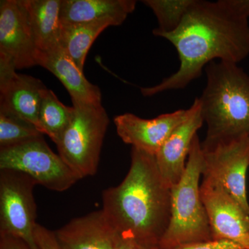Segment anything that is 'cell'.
<instances>
[{
    "instance_id": "6da1fadb",
    "label": "cell",
    "mask_w": 249,
    "mask_h": 249,
    "mask_svg": "<svg viewBox=\"0 0 249 249\" xmlns=\"http://www.w3.org/2000/svg\"><path fill=\"white\" fill-rule=\"evenodd\" d=\"M157 36L177 49L179 67L160 84L141 88L144 96L184 89L215 60L237 64L249 55L248 19L229 0H195L176 30Z\"/></svg>"
},
{
    "instance_id": "7a4b0ae2",
    "label": "cell",
    "mask_w": 249,
    "mask_h": 249,
    "mask_svg": "<svg viewBox=\"0 0 249 249\" xmlns=\"http://www.w3.org/2000/svg\"><path fill=\"white\" fill-rule=\"evenodd\" d=\"M102 211L118 237L158 247L171 217V190L155 156L132 147L130 168L122 182L104 190Z\"/></svg>"
},
{
    "instance_id": "3957f363",
    "label": "cell",
    "mask_w": 249,
    "mask_h": 249,
    "mask_svg": "<svg viewBox=\"0 0 249 249\" xmlns=\"http://www.w3.org/2000/svg\"><path fill=\"white\" fill-rule=\"evenodd\" d=\"M206 85L199 98L207 125L202 145L249 137V74L237 64L214 60L206 67Z\"/></svg>"
},
{
    "instance_id": "277c9868",
    "label": "cell",
    "mask_w": 249,
    "mask_h": 249,
    "mask_svg": "<svg viewBox=\"0 0 249 249\" xmlns=\"http://www.w3.org/2000/svg\"><path fill=\"white\" fill-rule=\"evenodd\" d=\"M204 169L201 142L197 134L182 178L171 190L169 226L158 245L160 249L213 240L207 213L201 199L199 180Z\"/></svg>"
},
{
    "instance_id": "5b68a950",
    "label": "cell",
    "mask_w": 249,
    "mask_h": 249,
    "mask_svg": "<svg viewBox=\"0 0 249 249\" xmlns=\"http://www.w3.org/2000/svg\"><path fill=\"white\" fill-rule=\"evenodd\" d=\"M71 122L57 142L58 155L80 178L96 175L109 119L102 104L73 103Z\"/></svg>"
},
{
    "instance_id": "8992f818",
    "label": "cell",
    "mask_w": 249,
    "mask_h": 249,
    "mask_svg": "<svg viewBox=\"0 0 249 249\" xmlns=\"http://www.w3.org/2000/svg\"><path fill=\"white\" fill-rule=\"evenodd\" d=\"M14 170L31 177L37 184L64 192L81 179L54 153L43 136L16 146L0 149V170Z\"/></svg>"
},
{
    "instance_id": "52a82bcc",
    "label": "cell",
    "mask_w": 249,
    "mask_h": 249,
    "mask_svg": "<svg viewBox=\"0 0 249 249\" xmlns=\"http://www.w3.org/2000/svg\"><path fill=\"white\" fill-rule=\"evenodd\" d=\"M36 184L22 172L0 170V233L20 239L31 249H40L35 238Z\"/></svg>"
},
{
    "instance_id": "ba28073f",
    "label": "cell",
    "mask_w": 249,
    "mask_h": 249,
    "mask_svg": "<svg viewBox=\"0 0 249 249\" xmlns=\"http://www.w3.org/2000/svg\"><path fill=\"white\" fill-rule=\"evenodd\" d=\"M203 182L224 190L249 215L247 173L249 167V137L202 145Z\"/></svg>"
},
{
    "instance_id": "9c48e42d",
    "label": "cell",
    "mask_w": 249,
    "mask_h": 249,
    "mask_svg": "<svg viewBox=\"0 0 249 249\" xmlns=\"http://www.w3.org/2000/svg\"><path fill=\"white\" fill-rule=\"evenodd\" d=\"M37 49L22 0L0 1V60L16 70L37 65Z\"/></svg>"
},
{
    "instance_id": "30bf717a",
    "label": "cell",
    "mask_w": 249,
    "mask_h": 249,
    "mask_svg": "<svg viewBox=\"0 0 249 249\" xmlns=\"http://www.w3.org/2000/svg\"><path fill=\"white\" fill-rule=\"evenodd\" d=\"M201 199L209 217L213 240H227L249 249V215L219 187L202 183Z\"/></svg>"
},
{
    "instance_id": "8fae6325",
    "label": "cell",
    "mask_w": 249,
    "mask_h": 249,
    "mask_svg": "<svg viewBox=\"0 0 249 249\" xmlns=\"http://www.w3.org/2000/svg\"><path fill=\"white\" fill-rule=\"evenodd\" d=\"M0 60V112L16 116L37 127L39 109L47 87L40 80L16 72Z\"/></svg>"
},
{
    "instance_id": "7c38bea8",
    "label": "cell",
    "mask_w": 249,
    "mask_h": 249,
    "mask_svg": "<svg viewBox=\"0 0 249 249\" xmlns=\"http://www.w3.org/2000/svg\"><path fill=\"white\" fill-rule=\"evenodd\" d=\"M189 109H178L152 119H142L130 113L114 119L118 135L124 143L155 155L178 126L186 120Z\"/></svg>"
},
{
    "instance_id": "4fadbf2b",
    "label": "cell",
    "mask_w": 249,
    "mask_h": 249,
    "mask_svg": "<svg viewBox=\"0 0 249 249\" xmlns=\"http://www.w3.org/2000/svg\"><path fill=\"white\" fill-rule=\"evenodd\" d=\"M204 124L199 98H196L186 120L175 129L156 154L160 176L170 188L182 178L193 139Z\"/></svg>"
},
{
    "instance_id": "5bb4252c",
    "label": "cell",
    "mask_w": 249,
    "mask_h": 249,
    "mask_svg": "<svg viewBox=\"0 0 249 249\" xmlns=\"http://www.w3.org/2000/svg\"><path fill=\"white\" fill-rule=\"evenodd\" d=\"M54 233L60 249H117L118 236L102 210L71 219Z\"/></svg>"
},
{
    "instance_id": "9a60e30c",
    "label": "cell",
    "mask_w": 249,
    "mask_h": 249,
    "mask_svg": "<svg viewBox=\"0 0 249 249\" xmlns=\"http://www.w3.org/2000/svg\"><path fill=\"white\" fill-rule=\"evenodd\" d=\"M37 65L52 72L60 80L71 96L72 102L102 104V94L96 85L85 78L70 55L58 45L53 49L37 52Z\"/></svg>"
},
{
    "instance_id": "2e32d148",
    "label": "cell",
    "mask_w": 249,
    "mask_h": 249,
    "mask_svg": "<svg viewBox=\"0 0 249 249\" xmlns=\"http://www.w3.org/2000/svg\"><path fill=\"white\" fill-rule=\"evenodd\" d=\"M135 0H62V25L109 21L120 26L135 10Z\"/></svg>"
},
{
    "instance_id": "e0dca14e",
    "label": "cell",
    "mask_w": 249,
    "mask_h": 249,
    "mask_svg": "<svg viewBox=\"0 0 249 249\" xmlns=\"http://www.w3.org/2000/svg\"><path fill=\"white\" fill-rule=\"evenodd\" d=\"M37 52L60 45L62 0H22Z\"/></svg>"
},
{
    "instance_id": "ac0fdd59",
    "label": "cell",
    "mask_w": 249,
    "mask_h": 249,
    "mask_svg": "<svg viewBox=\"0 0 249 249\" xmlns=\"http://www.w3.org/2000/svg\"><path fill=\"white\" fill-rule=\"evenodd\" d=\"M109 21L62 25L60 45L83 71L89 49L98 36L107 27Z\"/></svg>"
},
{
    "instance_id": "d6986e66",
    "label": "cell",
    "mask_w": 249,
    "mask_h": 249,
    "mask_svg": "<svg viewBox=\"0 0 249 249\" xmlns=\"http://www.w3.org/2000/svg\"><path fill=\"white\" fill-rule=\"evenodd\" d=\"M73 111V106H65L53 91L47 88L42 95L37 128L57 144L71 122Z\"/></svg>"
},
{
    "instance_id": "ffe728a7",
    "label": "cell",
    "mask_w": 249,
    "mask_h": 249,
    "mask_svg": "<svg viewBox=\"0 0 249 249\" xmlns=\"http://www.w3.org/2000/svg\"><path fill=\"white\" fill-rule=\"evenodd\" d=\"M195 0H143L153 11L159 27L152 31L155 36L176 30Z\"/></svg>"
},
{
    "instance_id": "44dd1931",
    "label": "cell",
    "mask_w": 249,
    "mask_h": 249,
    "mask_svg": "<svg viewBox=\"0 0 249 249\" xmlns=\"http://www.w3.org/2000/svg\"><path fill=\"white\" fill-rule=\"evenodd\" d=\"M42 136L34 124L0 112V149L20 145Z\"/></svg>"
},
{
    "instance_id": "7402d4cb",
    "label": "cell",
    "mask_w": 249,
    "mask_h": 249,
    "mask_svg": "<svg viewBox=\"0 0 249 249\" xmlns=\"http://www.w3.org/2000/svg\"><path fill=\"white\" fill-rule=\"evenodd\" d=\"M168 249H245L236 242L227 240H212L178 246Z\"/></svg>"
},
{
    "instance_id": "603a6c76",
    "label": "cell",
    "mask_w": 249,
    "mask_h": 249,
    "mask_svg": "<svg viewBox=\"0 0 249 249\" xmlns=\"http://www.w3.org/2000/svg\"><path fill=\"white\" fill-rule=\"evenodd\" d=\"M35 238L40 249H60L54 232L39 224L36 226Z\"/></svg>"
},
{
    "instance_id": "cb8c5ba5",
    "label": "cell",
    "mask_w": 249,
    "mask_h": 249,
    "mask_svg": "<svg viewBox=\"0 0 249 249\" xmlns=\"http://www.w3.org/2000/svg\"><path fill=\"white\" fill-rule=\"evenodd\" d=\"M1 249H31L24 241L14 236L1 235Z\"/></svg>"
},
{
    "instance_id": "d4e9b609",
    "label": "cell",
    "mask_w": 249,
    "mask_h": 249,
    "mask_svg": "<svg viewBox=\"0 0 249 249\" xmlns=\"http://www.w3.org/2000/svg\"><path fill=\"white\" fill-rule=\"evenodd\" d=\"M117 249H159L157 247L142 245V243L118 237Z\"/></svg>"
},
{
    "instance_id": "484cf974",
    "label": "cell",
    "mask_w": 249,
    "mask_h": 249,
    "mask_svg": "<svg viewBox=\"0 0 249 249\" xmlns=\"http://www.w3.org/2000/svg\"><path fill=\"white\" fill-rule=\"evenodd\" d=\"M229 1L237 13L249 19V0H229Z\"/></svg>"
}]
</instances>
